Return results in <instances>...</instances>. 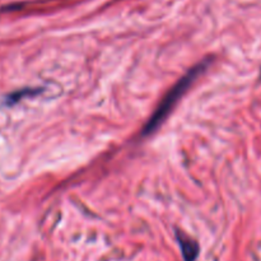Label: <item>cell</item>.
<instances>
[{
  "instance_id": "cell-1",
  "label": "cell",
  "mask_w": 261,
  "mask_h": 261,
  "mask_svg": "<svg viewBox=\"0 0 261 261\" xmlns=\"http://www.w3.org/2000/svg\"><path fill=\"white\" fill-rule=\"evenodd\" d=\"M206 65H208V63L199 64V65H196L195 68L191 69L184 78H181L180 81L175 84V87L166 94V97L162 99L161 105L157 107L154 114H153L152 117L149 119V121L147 122V125H145L144 129H143V134H152V133H154L155 130L162 125V122L165 121L166 117L168 116V114L171 112L172 107L177 103L178 98L182 97V94L188 91V88L193 84V82L198 78L199 74L203 73V70L206 68Z\"/></svg>"
},
{
  "instance_id": "cell-2",
  "label": "cell",
  "mask_w": 261,
  "mask_h": 261,
  "mask_svg": "<svg viewBox=\"0 0 261 261\" xmlns=\"http://www.w3.org/2000/svg\"><path fill=\"white\" fill-rule=\"evenodd\" d=\"M176 239H177L178 245L181 247L184 260L195 261L196 257L199 256V252H200V247H199L198 242L180 231L176 232Z\"/></svg>"
},
{
  "instance_id": "cell-3",
  "label": "cell",
  "mask_w": 261,
  "mask_h": 261,
  "mask_svg": "<svg viewBox=\"0 0 261 261\" xmlns=\"http://www.w3.org/2000/svg\"><path fill=\"white\" fill-rule=\"evenodd\" d=\"M36 93H38L37 89H31V88L24 89V91L13 92V93L8 94V96L5 97V102H7L8 105H14V103H17V102L19 101L23 96H32V94H36Z\"/></svg>"
}]
</instances>
